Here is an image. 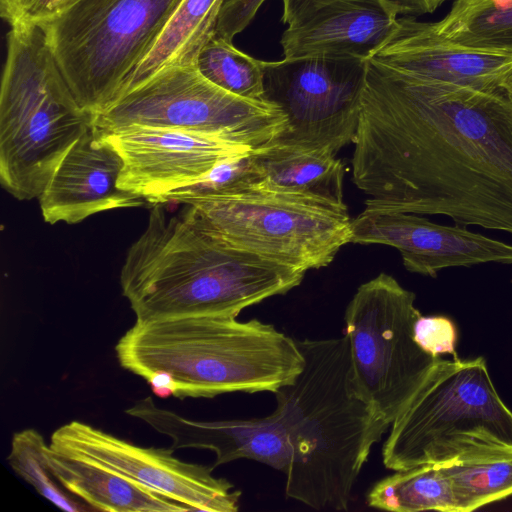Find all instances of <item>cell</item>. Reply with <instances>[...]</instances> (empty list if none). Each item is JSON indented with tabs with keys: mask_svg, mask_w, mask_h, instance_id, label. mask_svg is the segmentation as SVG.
Here are the masks:
<instances>
[{
	"mask_svg": "<svg viewBox=\"0 0 512 512\" xmlns=\"http://www.w3.org/2000/svg\"><path fill=\"white\" fill-rule=\"evenodd\" d=\"M115 352L120 366L161 398L275 393L305 363L297 341L272 324L232 316L135 321Z\"/></svg>",
	"mask_w": 512,
	"mask_h": 512,
	"instance_id": "cell-3",
	"label": "cell"
},
{
	"mask_svg": "<svg viewBox=\"0 0 512 512\" xmlns=\"http://www.w3.org/2000/svg\"><path fill=\"white\" fill-rule=\"evenodd\" d=\"M350 243L392 246L408 271L430 277L451 267L512 264V244L408 212L365 208L352 219Z\"/></svg>",
	"mask_w": 512,
	"mask_h": 512,
	"instance_id": "cell-14",
	"label": "cell"
},
{
	"mask_svg": "<svg viewBox=\"0 0 512 512\" xmlns=\"http://www.w3.org/2000/svg\"><path fill=\"white\" fill-rule=\"evenodd\" d=\"M433 26L442 38L462 47L512 54V0H455Z\"/></svg>",
	"mask_w": 512,
	"mask_h": 512,
	"instance_id": "cell-23",
	"label": "cell"
},
{
	"mask_svg": "<svg viewBox=\"0 0 512 512\" xmlns=\"http://www.w3.org/2000/svg\"><path fill=\"white\" fill-rule=\"evenodd\" d=\"M512 445V410L483 357L439 359L390 425L383 464L393 471L440 464L467 451Z\"/></svg>",
	"mask_w": 512,
	"mask_h": 512,
	"instance_id": "cell-7",
	"label": "cell"
},
{
	"mask_svg": "<svg viewBox=\"0 0 512 512\" xmlns=\"http://www.w3.org/2000/svg\"><path fill=\"white\" fill-rule=\"evenodd\" d=\"M224 1L180 0L146 54L127 77L118 98L165 68L196 65L199 53L215 35Z\"/></svg>",
	"mask_w": 512,
	"mask_h": 512,
	"instance_id": "cell-21",
	"label": "cell"
},
{
	"mask_svg": "<svg viewBox=\"0 0 512 512\" xmlns=\"http://www.w3.org/2000/svg\"><path fill=\"white\" fill-rule=\"evenodd\" d=\"M400 15H421L434 12L449 0H388Z\"/></svg>",
	"mask_w": 512,
	"mask_h": 512,
	"instance_id": "cell-30",
	"label": "cell"
},
{
	"mask_svg": "<svg viewBox=\"0 0 512 512\" xmlns=\"http://www.w3.org/2000/svg\"><path fill=\"white\" fill-rule=\"evenodd\" d=\"M505 88L512 94V75L507 80Z\"/></svg>",
	"mask_w": 512,
	"mask_h": 512,
	"instance_id": "cell-32",
	"label": "cell"
},
{
	"mask_svg": "<svg viewBox=\"0 0 512 512\" xmlns=\"http://www.w3.org/2000/svg\"><path fill=\"white\" fill-rule=\"evenodd\" d=\"M266 61L258 60L214 35L198 55L196 67L210 82L237 96L265 100Z\"/></svg>",
	"mask_w": 512,
	"mask_h": 512,
	"instance_id": "cell-25",
	"label": "cell"
},
{
	"mask_svg": "<svg viewBox=\"0 0 512 512\" xmlns=\"http://www.w3.org/2000/svg\"><path fill=\"white\" fill-rule=\"evenodd\" d=\"M369 507L392 512H455L451 485L440 464L395 471L376 482L366 496Z\"/></svg>",
	"mask_w": 512,
	"mask_h": 512,
	"instance_id": "cell-24",
	"label": "cell"
},
{
	"mask_svg": "<svg viewBox=\"0 0 512 512\" xmlns=\"http://www.w3.org/2000/svg\"><path fill=\"white\" fill-rule=\"evenodd\" d=\"M367 73V59L310 55L266 62L264 98L288 120L279 140L337 153L353 143Z\"/></svg>",
	"mask_w": 512,
	"mask_h": 512,
	"instance_id": "cell-11",
	"label": "cell"
},
{
	"mask_svg": "<svg viewBox=\"0 0 512 512\" xmlns=\"http://www.w3.org/2000/svg\"><path fill=\"white\" fill-rule=\"evenodd\" d=\"M416 295L386 273L361 284L344 321L360 394L389 426L441 359L415 340Z\"/></svg>",
	"mask_w": 512,
	"mask_h": 512,
	"instance_id": "cell-9",
	"label": "cell"
},
{
	"mask_svg": "<svg viewBox=\"0 0 512 512\" xmlns=\"http://www.w3.org/2000/svg\"><path fill=\"white\" fill-rule=\"evenodd\" d=\"M77 0H0V15L11 26L38 25Z\"/></svg>",
	"mask_w": 512,
	"mask_h": 512,
	"instance_id": "cell-27",
	"label": "cell"
},
{
	"mask_svg": "<svg viewBox=\"0 0 512 512\" xmlns=\"http://www.w3.org/2000/svg\"><path fill=\"white\" fill-rule=\"evenodd\" d=\"M368 59L419 78L478 89L505 88L512 54L462 47L442 38L433 23L398 17L387 41Z\"/></svg>",
	"mask_w": 512,
	"mask_h": 512,
	"instance_id": "cell-17",
	"label": "cell"
},
{
	"mask_svg": "<svg viewBox=\"0 0 512 512\" xmlns=\"http://www.w3.org/2000/svg\"><path fill=\"white\" fill-rule=\"evenodd\" d=\"M60 483L93 511L186 512V506L110 470L46 448Z\"/></svg>",
	"mask_w": 512,
	"mask_h": 512,
	"instance_id": "cell-20",
	"label": "cell"
},
{
	"mask_svg": "<svg viewBox=\"0 0 512 512\" xmlns=\"http://www.w3.org/2000/svg\"><path fill=\"white\" fill-rule=\"evenodd\" d=\"M181 204L182 217L216 242L304 272L328 266L350 243L346 204L255 184Z\"/></svg>",
	"mask_w": 512,
	"mask_h": 512,
	"instance_id": "cell-6",
	"label": "cell"
},
{
	"mask_svg": "<svg viewBox=\"0 0 512 512\" xmlns=\"http://www.w3.org/2000/svg\"><path fill=\"white\" fill-rule=\"evenodd\" d=\"M98 132L122 158L119 187L151 205L196 183L223 160L255 150L228 138L178 129L127 126Z\"/></svg>",
	"mask_w": 512,
	"mask_h": 512,
	"instance_id": "cell-13",
	"label": "cell"
},
{
	"mask_svg": "<svg viewBox=\"0 0 512 512\" xmlns=\"http://www.w3.org/2000/svg\"><path fill=\"white\" fill-rule=\"evenodd\" d=\"M93 118L67 85L38 25L11 26L0 90V181L38 199Z\"/></svg>",
	"mask_w": 512,
	"mask_h": 512,
	"instance_id": "cell-5",
	"label": "cell"
},
{
	"mask_svg": "<svg viewBox=\"0 0 512 512\" xmlns=\"http://www.w3.org/2000/svg\"><path fill=\"white\" fill-rule=\"evenodd\" d=\"M180 0H77L41 22L80 107L93 119L114 103Z\"/></svg>",
	"mask_w": 512,
	"mask_h": 512,
	"instance_id": "cell-8",
	"label": "cell"
},
{
	"mask_svg": "<svg viewBox=\"0 0 512 512\" xmlns=\"http://www.w3.org/2000/svg\"><path fill=\"white\" fill-rule=\"evenodd\" d=\"M296 341L304 367L274 393L292 445L285 493L313 509L347 510L357 477L389 426L360 394L346 335Z\"/></svg>",
	"mask_w": 512,
	"mask_h": 512,
	"instance_id": "cell-4",
	"label": "cell"
},
{
	"mask_svg": "<svg viewBox=\"0 0 512 512\" xmlns=\"http://www.w3.org/2000/svg\"><path fill=\"white\" fill-rule=\"evenodd\" d=\"M440 465L455 512H471L512 495V445L479 447Z\"/></svg>",
	"mask_w": 512,
	"mask_h": 512,
	"instance_id": "cell-22",
	"label": "cell"
},
{
	"mask_svg": "<svg viewBox=\"0 0 512 512\" xmlns=\"http://www.w3.org/2000/svg\"><path fill=\"white\" fill-rule=\"evenodd\" d=\"M123 161L92 124L66 152L38 198L46 223L76 224L146 200L118 185Z\"/></svg>",
	"mask_w": 512,
	"mask_h": 512,
	"instance_id": "cell-16",
	"label": "cell"
},
{
	"mask_svg": "<svg viewBox=\"0 0 512 512\" xmlns=\"http://www.w3.org/2000/svg\"><path fill=\"white\" fill-rule=\"evenodd\" d=\"M93 125L102 132L127 126L178 129L258 149L281 138L288 120L272 102L232 94L187 65L159 71L95 116Z\"/></svg>",
	"mask_w": 512,
	"mask_h": 512,
	"instance_id": "cell-10",
	"label": "cell"
},
{
	"mask_svg": "<svg viewBox=\"0 0 512 512\" xmlns=\"http://www.w3.org/2000/svg\"><path fill=\"white\" fill-rule=\"evenodd\" d=\"M305 273L218 243L157 203L126 253L120 285L136 321L237 317L297 287Z\"/></svg>",
	"mask_w": 512,
	"mask_h": 512,
	"instance_id": "cell-2",
	"label": "cell"
},
{
	"mask_svg": "<svg viewBox=\"0 0 512 512\" xmlns=\"http://www.w3.org/2000/svg\"><path fill=\"white\" fill-rule=\"evenodd\" d=\"M265 0H225L218 16L215 35L232 42L253 20Z\"/></svg>",
	"mask_w": 512,
	"mask_h": 512,
	"instance_id": "cell-29",
	"label": "cell"
},
{
	"mask_svg": "<svg viewBox=\"0 0 512 512\" xmlns=\"http://www.w3.org/2000/svg\"><path fill=\"white\" fill-rule=\"evenodd\" d=\"M318 1L320 0H282L283 14L281 21L289 25L306 9Z\"/></svg>",
	"mask_w": 512,
	"mask_h": 512,
	"instance_id": "cell-31",
	"label": "cell"
},
{
	"mask_svg": "<svg viewBox=\"0 0 512 512\" xmlns=\"http://www.w3.org/2000/svg\"><path fill=\"white\" fill-rule=\"evenodd\" d=\"M160 434L171 439L173 450L196 448L215 453V469L238 459H250L286 474L292 445L280 406L268 416L251 419L196 421L159 407L152 397L142 398L126 409Z\"/></svg>",
	"mask_w": 512,
	"mask_h": 512,
	"instance_id": "cell-15",
	"label": "cell"
},
{
	"mask_svg": "<svg viewBox=\"0 0 512 512\" xmlns=\"http://www.w3.org/2000/svg\"><path fill=\"white\" fill-rule=\"evenodd\" d=\"M49 446L142 484L190 511L239 509L240 490L227 479L215 477L212 466L178 459L171 447H141L76 420L56 429Z\"/></svg>",
	"mask_w": 512,
	"mask_h": 512,
	"instance_id": "cell-12",
	"label": "cell"
},
{
	"mask_svg": "<svg viewBox=\"0 0 512 512\" xmlns=\"http://www.w3.org/2000/svg\"><path fill=\"white\" fill-rule=\"evenodd\" d=\"M250 161L255 177L249 184L345 204V167L327 148L278 139L255 149Z\"/></svg>",
	"mask_w": 512,
	"mask_h": 512,
	"instance_id": "cell-19",
	"label": "cell"
},
{
	"mask_svg": "<svg viewBox=\"0 0 512 512\" xmlns=\"http://www.w3.org/2000/svg\"><path fill=\"white\" fill-rule=\"evenodd\" d=\"M415 340L428 353L456 357L457 332L454 323L444 316H420L414 328Z\"/></svg>",
	"mask_w": 512,
	"mask_h": 512,
	"instance_id": "cell-28",
	"label": "cell"
},
{
	"mask_svg": "<svg viewBox=\"0 0 512 512\" xmlns=\"http://www.w3.org/2000/svg\"><path fill=\"white\" fill-rule=\"evenodd\" d=\"M398 15L388 0H320L283 32L284 58L328 54L368 59L394 32Z\"/></svg>",
	"mask_w": 512,
	"mask_h": 512,
	"instance_id": "cell-18",
	"label": "cell"
},
{
	"mask_svg": "<svg viewBox=\"0 0 512 512\" xmlns=\"http://www.w3.org/2000/svg\"><path fill=\"white\" fill-rule=\"evenodd\" d=\"M47 446L37 430H21L13 434L7 460L15 473L55 506L69 512L93 511L54 475L46 455Z\"/></svg>",
	"mask_w": 512,
	"mask_h": 512,
	"instance_id": "cell-26",
	"label": "cell"
},
{
	"mask_svg": "<svg viewBox=\"0 0 512 512\" xmlns=\"http://www.w3.org/2000/svg\"><path fill=\"white\" fill-rule=\"evenodd\" d=\"M352 156L365 208L444 215L512 234V94L372 59Z\"/></svg>",
	"mask_w": 512,
	"mask_h": 512,
	"instance_id": "cell-1",
	"label": "cell"
}]
</instances>
